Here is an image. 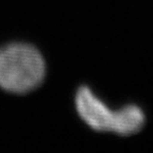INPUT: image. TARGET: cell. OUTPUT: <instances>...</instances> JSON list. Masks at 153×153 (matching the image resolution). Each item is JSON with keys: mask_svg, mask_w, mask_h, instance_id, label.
I'll return each mask as SVG.
<instances>
[{"mask_svg": "<svg viewBox=\"0 0 153 153\" xmlns=\"http://www.w3.org/2000/svg\"><path fill=\"white\" fill-rule=\"evenodd\" d=\"M74 102L81 119L95 131L130 136L138 133L145 126V113L139 106L130 104L113 110L87 86L78 89Z\"/></svg>", "mask_w": 153, "mask_h": 153, "instance_id": "6da1fadb", "label": "cell"}, {"mask_svg": "<svg viewBox=\"0 0 153 153\" xmlns=\"http://www.w3.org/2000/svg\"><path fill=\"white\" fill-rule=\"evenodd\" d=\"M46 63L34 46L11 43L0 48V88L11 94H28L43 83Z\"/></svg>", "mask_w": 153, "mask_h": 153, "instance_id": "7a4b0ae2", "label": "cell"}]
</instances>
